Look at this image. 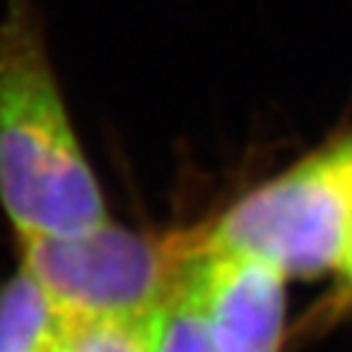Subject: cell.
Masks as SVG:
<instances>
[{
  "label": "cell",
  "instance_id": "obj_1",
  "mask_svg": "<svg viewBox=\"0 0 352 352\" xmlns=\"http://www.w3.org/2000/svg\"><path fill=\"white\" fill-rule=\"evenodd\" d=\"M0 206L17 240L69 237L108 223L32 0L0 17Z\"/></svg>",
  "mask_w": 352,
  "mask_h": 352
},
{
  "label": "cell",
  "instance_id": "obj_2",
  "mask_svg": "<svg viewBox=\"0 0 352 352\" xmlns=\"http://www.w3.org/2000/svg\"><path fill=\"white\" fill-rule=\"evenodd\" d=\"M20 250L22 270L59 320H144L204 252L201 230L160 237L113 220L78 235L20 240Z\"/></svg>",
  "mask_w": 352,
  "mask_h": 352
},
{
  "label": "cell",
  "instance_id": "obj_3",
  "mask_svg": "<svg viewBox=\"0 0 352 352\" xmlns=\"http://www.w3.org/2000/svg\"><path fill=\"white\" fill-rule=\"evenodd\" d=\"M352 232V160L336 147L248 193L201 230L204 252L248 254L284 276L338 267Z\"/></svg>",
  "mask_w": 352,
  "mask_h": 352
},
{
  "label": "cell",
  "instance_id": "obj_4",
  "mask_svg": "<svg viewBox=\"0 0 352 352\" xmlns=\"http://www.w3.org/2000/svg\"><path fill=\"white\" fill-rule=\"evenodd\" d=\"M284 272L248 254L201 252L186 289L220 352H279Z\"/></svg>",
  "mask_w": 352,
  "mask_h": 352
},
{
  "label": "cell",
  "instance_id": "obj_5",
  "mask_svg": "<svg viewBox=\"0 0 352 352\" xmlns=\"http://www.w3.org/2000/svg\"><path fill=\"white\" fill-rule=\"evenodd\" d=\"M59 316L42 286L22 270L0 286V352H52Z\"/></svg>",
  "mask_w": 352,
  "mask_h": 352
},
{
  "label": "cell",
  "instance_id": "obj_6",
  "mask_svg": "<svg viewBox=\"0 0 352 352\" xmlns=\"http://www.w3.org/2000/svg\"><path fill=\"white\" fill-rule=\"evenodd\" d=\"M142 325L149 352H220L201 308L188 294L186 279L154 308Z\"/></svg>",
  "mask_w": 352,
  "mask_h": 352
},
{
  "label": "cell",
  "instance_id": "obj_7",
  "mask_svg": "<svg viewBox=\"0 0 352 352\" xmlns=\"http://www.w3.org/2000/svg\"><path fill=\"white\" fill-rule=\"evenodd\" d=\"M59 352H149L142 320H59Z\"/></svg>",
  "mask_w": 352,
  "mask_h": 352
},
{
  "label": "cell",
  "instance_id": "obj_8",
  "mask_svg": "<svg viewBox=\"0 0 352 352\" xmlns=\"http://www.w3.org/2000/svg\"><path fill=\"white\" fill-rule=\"evenodd\" d=\"M340 272L347 276V281L352 284V232H350V240H347V248L345 254H342V262H340Z\"/></svg>",
  "mask_w": 352,
  "mask_h": 352
},
{
  "label": "cell",
  "instance_id": "obj_9",
  "mask_svg": "<svg viewBox=\"0 0 352 352\" xmlns=\"http://www.w3.org/2000/svg\"><path fill=\"white\" fill-rule=\"evenodd\" d=\"M340 149H342V152H345L347 157H350V160H352V140H347V142H342V144H340Z\"/></svg>",
  "mask_w": 352,
  "mask_h": 352
},
{
  "label": "cell",
  "instance_id": "obj_10",
  "mask_svg": "<svg viewBox=\"0 0 352 352\" xmlns=\"http://www.w3.org/2000/svg\"><path fill=\"white\" fill-rule=\"evenodd\" d=\"M52 352H59V338H56V342H54V347H52Z\"/></svg>",
  "mask_w": 352,
  "mask_h": 352
}]
</instances>
